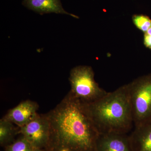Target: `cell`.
Here are the masks:
<instances>
[{"label":"cell","instance_id":"cell-1","mask_svg":"<svg viewBox=\"0 0 151 151\" xmlns=\"http://www.w3.org/2000/svg\"><path fill=\"white\" fill-rule=\"evenodd\" d=\"M50 124L47 151H97L99 134L83 103L68 92L56 107L46 113Z\"/></svg>","mask_w":151,"mask_h":151},{"label":"cell","instance_id":"cell-2","mask_svg":"<svg viewBox=\"0 0 151 151\" xmlns=\"http://www.w3.org/2000/svg\"><path fill=\"white\" fill-rule=\"evenodd\" d=\"M84 105L99 134H127L134 124L127 84Z\"/></svg>","mask_w":151,"mask_h":151},{"label":"cell","instance_id":"cell-3","mask_svg":"<svg viewBox=\"0 0 151 151\" xmlns=\"http://www.w3.org/2000/svg\"><path fill=\"white\" fill-rule=\"evenodd\" d=\"M94 77V71L90 66L79 65L73 68L69 77L71 87L69 93L84 104L93 103L104 97L108 92L99 86Z\"/></svg>","mask_w":151,"mask_h":151},{"label":"cell","instance_id":"cell-4","mask_svg":"<svg viewBox=\"0 0 151 151\" xmlns=\"http://www.w3.org/2000/svg\"><path fill=\"white\" fill-rule=\"evenodd\" d=\"M135 126L151 120V73L127 84Z\"/></svg>","mask_w":151,"mask_h":151},{"label":"cell","instance_id":"cell-5","mask_svg":"<svg viewBox=\"0 0 151 151\" xmlns=\"http://www.w3.org/2000/svg\"><path fill=\"white\" fill-rule=\"evenodd\" d=\"M19 133L29 142L34 150L45 148L50 135V124L46 114H38L35 119L19 128Z\"/></svg>","mask_w":151,"mask_h":151},{"label":"cell","instance_id":"cell-6","mask_svg":"<svg viewBox=\"0 0 151 151\" xmlns=\"http://www.w3.org/2000/svg\"><path fill=\"white\" fill-rule=\"evenodd\" d=\"M39 105L36 102L26 100L9 110L3 119L20 128L28 124L38 115Z\"/></svg>","mask_w":151,"mask_h":151},{"label":"cell","instance_id":"cell-7","mask_svg":"<svg viewBox=\"0 0 151 151\" xmlns=\"http://www.w3.org/2000/svg\"><path fill=\"white\" fill-rule=\"evenodd\" d=\"M97 151H132L129 137L127 134H100Z\"/></svg>","mask_w":151,"mask_h":151},{"label":"cell","instance_id":"cell-8","mask_svg":"<svg viewBox=\"0 0 151 151\" xmlns=\"http://www.w3.org/2000/svg\"><path fill=\"white\" fill-rule=\"evenodd\" d=\"M129 137L132 151H151V120L135 126Z\"/></svg>","mask_w":151,"mask_h":151},{"label":"cell","instance_id":"cell-9","mask_svg":"<svg viewBox=\"0 0 151 151\" xmlns=\"http://www.w3.org/2000/svg\"><path fill=\"white\" fill-rule=\"evenodd\" d=\"M22 4L28 9L41 15L54 13L67 14L78 18V17L64 10L60 0H23Z\"/></svg>","mask_w":151,"mask_h":151},{"label":"cell","instance_id":"cell-10","mask_svg":"<svg viewBox=\"0 0 151 151\" xmlns=\"http://www.w3.org/2000/svg\"><path fill=\"white\" fill-rule=\"evenodd\" d=\"M13 123L2 118L0 120V143L1 145L7 144L12 140L16 134L19 133Z\"/></svg>","mask_w":151,"mask_h":151},{"label":"cell","instance_id":"cell-11","mask_svg":"<svg viewBox=\"0 0 151 151\" xmlns=\"http://www.w3.org/2000/svg\"><path fill=\"white\" fill-rule=\"evenodd\" d=\"M132 21L135 26L144 33L151 27V19L145 15H134L132 17Z\"/></svg>","mask_w":151,"mask_h":151},{"label":"cell","instance_id":"cell-12","mask_svg":"<svg viewBox=\"0 0 151 151\" xmlns=\"http://www.w3.org/2000/svg\"><path fill=\"white\" fill-rule=\"evenodd\" d=\"M34 149L23 137L8 145L6 151H33Z\"/></svg>","mask_w":151,"mask_h":151},{"label":"cell","instance_id":"cell-13","mask_svg":"<svg viewBox=\"0 0 151 151\" xmlns=\"http://www.w3.org/2000/svg\"><path fill=\"white\" fill-rule=\"evenodd\" d=\"M144 43L146 47L151 49V36L144 33Z\"/></svg>","mask_w":151,"mask_h":151},{"label":"cell","instance_id":"cell-14","mask_svg":"<svg viewBox=\"0 0 151 151\" xmlns=\"http://www.w3.org/2000/svg\"><path fill=\"white\" fill-rule=\"evenodd\" d=\"M145 33L147 34L148 35H149L151 36V27Z\"/></svg>","mask_w":151,"mask_h":151},{"label":"cell","instance_id":"cell-15","mask_svg":"<svg viewBox=\"0 0 151 151\" xmlns=\"http://www.w3.org/2000/svg\"><path fill=\"white\" fill-rule=\"evenodd\" d=\"M68 151V150H66V149H60V150H52V151Z\"/></svg>","mask_w":151,"mask_h":151},{"label":"cell","instance_id":"cell-16","mask_svg":"<svg viewBox=\"0 0 151 151\" xmlns=\"http://www.w3.org/2000/svg\"><path fill=\"white\" fill-rule=\"evenodd\" d=\"M33 151H42V150H35V149H34Z\"/></svg>","mask_w":151,"mask_h":151}]
</instances>
